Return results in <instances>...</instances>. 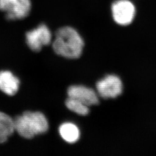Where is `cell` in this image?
I'll use <instances>...</instances> for the list:
<instances>
[{"mask_svg":"<svg viewBox=\"0 0 156 156\" xmlns=\"http://www.w3.org/2000/svg\"><path fill=\"white\" fill-rule=\"evenodd\" d=\"M20 80L8 71L0 72V90L8 95L16 94L19 90Z\"/></svg>","mask_w":156,"mask_h":156,"instance_id":"ba28073f","label":"cell"},{"mask_svg":"<svg viewBox=\"0 0 156 156\" xmlns=\"http://www.w3.org/2000/svg\"><path fill=\"white\" fill-rule=\"evenodd\" d=\"M66 105L69 110L80 116H86L89 113V106L72 98H68L66 101Z\"/></svg>","mask_w":156,"mask_h":156,"instance_id":"8fae6325","label":"cell"},{"mask_svg":"<svg viewBox=\"0 0 156 156\" xmlns=\"http://www.w3.org/2000/svg\"><path fill=\"white\" fill-rule=\"evenodd\" d=\"M31 9L30 0H0V10L5 12L8 20L24 19L29 15Z\"/></svg>","mask_w":156,"mask_h":156,"instance_id":"3957f363","label":"cell"},{"mask_svg":"<svg viewBox=\"0 0 156 156\" xmlns=\"http://www.w3.org/2000/svg\"><path fill=\"white\" fill-rule=\"evenodd\" d=\"M96 88L98 94L102 98H115L122 93L123 83L118 76L111 75L98 81Z\"/></svg>","mask_w":156,"mask_h":156,"instance_id":"5b68a950","label":"cell"},{"mask_svg":"<svg viewBox=\"0 0 156 156\" xmlns=\"http://www.w3.org/2000/svg\"><path fill=\"white\" fill-rule=\"evenodd\" d=\"M84 41L75 28L66 26L56 33L53 48L56 54L69 59L78 58L82 55Z\"/></svg>","mask_w":156,"mask_h":156,"instance_id":"6da1fadb","label":"cell"},{"mask_svg":"<svg viewBox=\"0 0 156 156\" xmlns=\"http://www.w3.org/2000/svg\"><path fill=\"white\" fill-rule=\"evenodd\" d=\"M113 20L118 24L126 26L133 22L135 15V7L129 0H117L112 5Z\"/></svg>","mask_w":156,"mask_h":156,"instance_id":"277c9868","label":"cell"},{"mask_svg":"<svg viewBox=\"0 0 156 156\" xmlns=\"http://www.w3.org/2000/svg\"><path fill=\"white\" fill-rule=\"evenodd\" d=\"M15 131L26 139H32L36 135L45 134L49 129V123L45 115L39 112H26L13 119Z\"/></svg>","mask_w":156,"mask_h":156,"instance_id":"7a4b0ae2","label":"cell"},{"mask_svg":"<svg viewBox=\"0 0 156 156\" xmlns=\"http://www.w3.org/2000/svg\"><path fill=\"white\" fill-rule=\"evenodd\" d=\"M59 133L62 138L69 144H74L80 138V131L78 127L71 123H64L59 127Z\"/></svg>","mask_w":156,"mask_h":156,"instance_id":"30bf717a","label":"cell"},{"mask_svg":"<svg viewBox=\"0 0 156 156\" xmlns=\"http://www.w3.org/2000/svg\"><path fill=\"white\" fill-rule=\"evenodd\" d=\"M26 42L28 47L34 51H39L44 46L48 45L51 40L50 30L44 24L28 31L26 34Z\"/></svg>","mask_w":156,"mask_h":156,"instance_id":"8992f818","label":"cell"},{"mask_svg":"<svg viewBox=\"0 0 156 156\" xmlns=\"http://www.w3.org/2000/svg\"><path fill=\"white\" fill-rule=\"evenodd\" d=\"M67 93L68 97L79 101L89 107L99 104L98 96L94 90L83 86H71Z\"/></svg>","mask_w":156,"mask_h":156,"instance_id":"52a82bcc","label":"cell"},{"mask_svg":"<svg viewBox=\"0 0 156 156\" xmlns=\"http://www.w3.org/2000/svg\"><path fill=\"white\" fill-rule=\"evenodd\" d=\"M14 132L13 119L5 113L0 112V144L6 142Z\"/></svg>","mask_w":156,"mask_h":156,"instance_id":"9c48e42d","label":"cell"}]
</instances>
